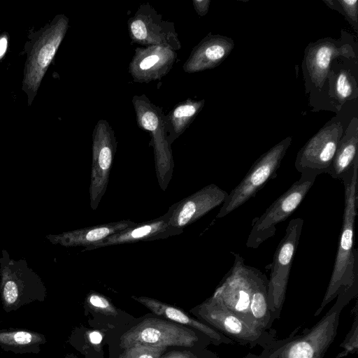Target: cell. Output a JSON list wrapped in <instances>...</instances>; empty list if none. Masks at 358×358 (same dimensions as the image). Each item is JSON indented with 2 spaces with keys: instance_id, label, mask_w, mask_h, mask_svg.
Masks as SVG:
<instances>
[{
  "instance_id": "6da1fadb",
  "label": "cell",
  "mask_w": 358,
  "mask_h": 358,
  "mask_svg": "<svg viewBox=\"0 0 358 358\" xmlns=\"http://www.w3.org/2000/svg\"><path fill=\"white\" fill-rule=\"evenodd\" d=\"M344 185V210L334 268L322 303L314 316L341 293H358V252L355 248L357 216L358 157L341 180Z\"/></svg>"
},
{
  "instance_id": "7a4b0ae2",
  "label": "cell",
  "mask_w": 358,
  "mask_h": 358,
  "mask_svg": "<svg viewBox=\"0 0 358 358\" xmlns=\"http://www.w3.org/2000/svg\"><path fill=\"white\" fill-rule=\"evenodd\" d=\"M358 293L339 294L331 308L312 327L289 337L277 340L263 349L261 358H323L338 331L340 316L344 307Z\"/></svg>"
},
{
  "instance_id": "3957f363",
  "label": "cell",
  "mask_w": 358,
  "mask_h": 358,
  "mask_svg": "<svg viewBox=\"0 0 358 358\" xmlns=\"http://www.w3.org/2000/svg\"><path fill=\"white\" fill-rule=\"evenodd\" d=\"M67 27L68 18L63 15H57L50 23L34 33L31 41L26 44L27 57L22 90L27 94L29 106L65 36Z\"/></svg>"
},
{
  "instance_id": "277c9868",
  "label": "cell",
  "mask_w": 358,
  "mask_h": 358,
  "mask_svg": "<svg viewBox=\"0 0 358 358\" xmlns=\"http://www.w3.org/2000/svg\"><path fill=\"white\" fill-rule=\"evenodd\" d=\"M292 141V137L287 136L253 163L242 180L228 193L216 218L224 217L244 204L254 197L269 180L276 177L277 171Z\"/></svg>"
},
{
  "instance_id": "5b68a950",
  "label": "cell",
  "mask_w": 358,
  "mask_h": 358,
  "mask_svg": "<svg viewBox=\"0 0 358 358\" xmlns=\"http://www.w3.org/2000/svg\"><path fill=\"white\" fill-rule=\"evenodd\" d=\"M199 319L235 343L263 349L276 339V331L252 327L212 296L192 310Z\"/></svg>"
},
{
  "instance_id": "8992f818",
  "label": "cell",
  "mask_w": 358,
  "mask_h": 358,
  "mask_svg": "<svg viewBox=\"0 0 358 358\" xmlns=\"http://www.w3.org/2000/svg\"><path fill=\"white\" fill-rule=\"evenodd\" d=\"M317 176L313 172H301L299 179L273 202L260 217L252 220L246 246L257 249L265 241L273 237L276 231V225L287 220L296 210Z\"/></svg>"
},
{
  "instance_id": "52a82bcc",
  "label": "cell",
  "mask_w": 358,
  "mask_h": 358,
  "mask_svg": "<svg viewBox=\"0 0 358 358\" xmlns=\"http://www.w3.org/2000/svg\"><path fill=\"white\" fill-rule=\"evenodd\" d=\"M303 224V220L300 217L294 218L289 222L285 234L273 255L272 263L266 266V268L271 270L268 280L267 296L272 323L280 316L291 267Z\"/></svg>"
},
{
  "instance_id": "ba28073f",
  "label": "cell",
  "mask_w": 358,
  "mask_h": 358,
  "mask_svg": "<svg viewBox=\"0 0 358 358\" xmlns=\"http://www.w3.org/2000/svg\"><path fill=\"white\" fill-rule=\"evenodd\" d=\"M231 253L234 256V264L212 296L248 324L256 327L250 317V305L261 271L245 265L238 254Z\"/></svg>"
},
{
  "instance_id": "9c48e42d",
  "label": "cell",
  "mask_w": 358,
  "mask_h": 358,
  "mask_svg": "<svg viewBox=\"0 0 358 358\" xmlns=\"http://www.w3.org/2000/svg\"><path fill=\"white\" fill-rule=\"evenodd\" d=\"M198 341L196 332L189 329L159 318H146L122 335L120 345L123 349L136 344L191 348Z\"/></svg>"
},
{
  "instance_id": "30bf717a",
  "label": "cell",
  "mask_w": 358,
  "mask_h": 358,
  "mask_svg": "<svg viewBox=\"0 0 358 358\" xmlns=\"http://www.w3.org/2000/svg\"><path fill=\"white\" fill-rule=\"evenodd\" d=\"M133 102L138 124L152 134L157 178L161 189L166 190L172 178L173 161L164 118L159 109L143 96H135Z\"/></svg>"
},
{
  "instance_id": "8fae6325",
  "label": "cell",
  "mask_w": 358,
  "mask_h": 358,
  "mask_svg": "<svg viewBox=\"0 0 358 358\" xmlns=\"http://www.w3.org/2000/svg\"><path fill=\"white\" fill-rule=\"evenodd\" d=\"M343 124L334 117L310 138L298 152L294 166L299 172L327 173L343 134Z\"/></svg>"
},
{
  "instance_id": "7c38bea8",
  "label": "cell",
  "mask_w": 358,
  "mask_h": 358,
  "mask_svg": "<svg viewBox=\"0 0 358 358\" xmlns=\"http://www.w3.org/2000/svg\"><path fill=\"white\" fill-rule=\"evenodd\" d=\"M357 59L352 45L331 38L310 43L305 50L303 70L306 90H321L327 80L332 62L338 58Z\"/></svg>"
},
{
  "instance_id": "4fadbf2b",
  "label": "cell",
  "mask_w": 358,
  "mask_h": 358,
  "mask_svg": "<svg viewBox=\"0 0 358 358\" xmlns=\"http://www.w3.org/2000/svg\"><path fill=\"white\" fill-rule=\"evenodd\" d=\"M97 124L93 136L92 164L90 185V206L96 210L104 195L109 180L116 151L115 138L108 125L102 121Z\"/></svg>"
},
{
  "instance_id": "5bb4252c",
  "label": "cell",
  "mask_w": 358,
  "mask_h": 358,
  "mask_svg": "<svg viewBox=\"0 0 358 358\" xmlns=\"http://www.w3.org/2000/svg\"><path fill=\"white\" fill-rule=\"evenodd\" d=\"M228 193L215 184L206 185L171 205L169 223L183 229L224 203Z\"/></svg>"
},
{
  "instance_id": "9a60e30c",
  "label": "cell",
  "mask_w": 358,
  "mask_h": 358,
  "mask_svg": "<svg viewBox=\"0 0 358 358\" xmlns=\"http://www.w3.org/2000/svg\"><path fill=\"white\" fill-rule=\"evenodd\" d=\"M170 217L171 209L169 208L164 215L157 218L140 223L136 222L134 225L110 235L85 249L92 250L111 245L164 239L182 234L183 229L170 224Z\"/></svg>"
},
{
  "instance_id": "2e32d148",
  "label": "cell",
  "mask_w": 358,
  "mask_h": 358,
  "mask_svg": "<svg viewBox=\"0 0 358 358\" xmlns=\"http://www.w3.org/2000/svg\"><path fill=\"white\" fill-rule=\"evenodd\" d=\"M234 41L227 36L208 34L192 50L185 65L187 72H197L220 65L231 53Z\"/></svg>"
},
{
  "instance_id": "e0dca14e",
  "label": "cell",
  "mask_w": 358,
  "mask_h": 358,
  "mask_svg": "<svg viewBox=\"0 0 358 358\" xmlns=\"http://www.w3.org/2000/svg\"><path fill=\"white\" fill-rule=\"evenodd\" d=\"M130 64V72L138 81H148L164 75L171 66L176 54L169 47L150 45L145 49H136Z\"/></svg>"
},
{
  "instance_id": "ac0fdd59",
  "label": "cell",
  "mask_w": 358,
  "mask_h": 358,
  "mask_svg": "<svg viewBox=\"0 0 358 358\" xmlns=\"http://www.w3.org/2000/svg\"><path fill=\"white\" fill-rule=\"evenodd\" d=\"M135 223V222L130 220H122L87 227L57 235H49L47 238L54 244H59L65 247L84 246L87 248L110 235L134 225Z\"/></svg>"
},
{
  "instance_id": "d6986e66",
  "label": "cell",
  "mask_w": 358,
  "mask_h": 358,
  "mask_svg": "<svg viewBox=\"0 0 358 358\" xmlns=\"http://www.w3.org/2000/svg\"><path fill=\"white\" fill-rule=\"evenodd\" d=\"M132 298L148 308L155 315L195 329L205 335L211 343L216 345L221 344L233 345L235 343L231 338L223 335L208 324L189 317L176 307L149 297L132 296Z\"/></svg>"
},
{
  "instance_id": "ffe728a7",
  "label": "cell",
  "mask_w": 358,
  "mask_h": 358,
  "mask_svg": "<svg viewBox=\"0 0 358 358\" xmlns=\"http://www.w3.org/2000/svg\"><path fill=\"white\" fill-rule=\"evenodd\" d=\"M358 120L352 119L339 141L333 161L327 171L331 178L341 180L352 167L358 157Z\"/></svg>"
},
{
  "instance_id": "44dd1931",
  "label": "cell",
  "mask_w": 358,
  "mask_h": 358,
  "mask_svg": "<svg viewBox=\"0 0 358 358\" xmlns=\"http://www.w3.org/2000/svg\"><path fill=\"white\" fill-rule=\"evenodd\" d=\"M340 59L332 62L326 81H329L331 87L330 90H333L332 95L342 105L346 101L356 99L358 90L357 76H353L350 68L342 67L343 62Z\"/></svg>"
},
{
  "instance_id": "7402d4cb",
  "label": "cell",
  "mask_w": 358,
  "mask_h": 358,
  "mask_svg": "<svg viewBox=\"0 0 358 358\" xmlns=\"http://www.w3.org/2000/svg\"><path fill=\"white\" fill-rule=\"evenodd\" d=\"M268 280L264 273L260 272L252 292L250 305V314L255 327L267 331L271 329V313L268 306Z\"/></svg>"
},
{
  "instance_id": "603a6c76",
  "label": "cell",
  "mask_w": 358,
  "mask_h": 358,
  "mask_svg": "<svg viewBox=\"0 0 358 358\" xmlns=\"http://www.w3.org/2000/svg\"><path fill=\"white\" fill-rule=\"evenodd\" d=\"M204 102V100H187L185 103L177 106L166 118L164 117L165 127L170 134L168 136L170 145L194 119L202 109Z\"/></svg>"
},
{
  "instance_id": "cb8c5ba5",
  "label": "cell",
  "mask_w": 358,
  "mask_h": 358,
  "mask_svg": "<svg viewBox=\"0 0 358 358\" xmlns=\"http://www.w3.org/2000/svg\"><path fill=\"white\" fill-rule=\"evenodd\" d=\"M331 9L342 14L348 22L357 31L358 29V1L357 0H323Z\"/></svg>"
},
{
  "instance_id": "d4e9b609",
  "label": "cell",
  "mask_w": 358,
  "mask_h": 358,
  "mask_svg": "<svg viewBox=\"0 0 358 358\" xmlns=\"http://www.w3.org/2000/svg\"><path fill=\"white\" fill-rule=\"evenodd\" d=\"M165 346H152L136 344L124 349L119 358H161Z\"/></svg>"
},
{
  "instance_id": "484cf974",
  "label": "cell",
  "mask_w": 358,
  "mask_h": 358,
  "mask_svg": "<svg viewBox=\"0 0 358 358\" xmlns=\"http://www.w3.org/2000/svg\"><path fill=\"white\" fill-rule=\"evenodd\" d=\"M87 305L94 310L107 315H116L117 311L110 301L105 296L91 292L86 299Z\"/></svg>"
},
{
  "instance_id": "4316f807",
  "label": "cell",
  "mask_w": 358,
  "mask_h": 358,
  "mask_svg": "<svg viewBox=\"0 0 358 358\" xmlns=\"http://www.w3.org/2000/svg\"><path fill=\"white\" fill-rule=\"evenodd\" d=\"M343 351L341 352L336 358H342L350 353H356L358 348V317L357 306L355 305V316L353 324L349 332L347 334L343 342L341 344Z\"/></svg>"
},
{
  "instance_id": "83f0119b",
  "label": "cell",
  "mask_w": 358,
  "mask_h": 358,
  "mask_svg": "<svg viewBox=\"0 0 358 358\" xmlns=\"http://www.w3.org/2000/svg\"><path fill=\"white\" fill-rule=\"evenodd\" d=\"M14 341L18 344H27L31 341V335L26 331H18L13 336Z\"/></svg>"
},
{
  "instance_id": "f1b7e54d",
  "label": "cell",
  "mask_w": 358,
  "mask_h": 358,
  "mask_svg": "<svg viewBox=\"0 0 358 358\" xmlns=\"http://www.w3.org/2000/svg\"><path fill=\"white\" fill-rule=\"evenodd\" d=\"M210 3L208 0L194 1V8L200 16H203L208 13Z\"/></svg>"
},
{
  "instance_id": "f546056e",
  "label": "cell",
  "mask_w": 358,
  "mask_h": 358,
  "mask_svg": "<svg viewBox=\"0 0 358 358\" xmlns=\"http://www.w3.org/2000/svg\"><path fill=\"white\" fill-rule=\"evenodd\" d=\"M8 48V38L6 34L0 37V59L5 55Z\"/></svg>"
},
{
  "instance_id": "4dcf8cb0",
  "label": "cell",
  "mask_w": 358,
  "mask_h": 358,
  "mask_svg": "<svg viewBox=\"0 0 358 358\" xmlns=\"http://www.w3.org/2000/svg\"><path fill=\"white\" fill-rule=\"evenodd\" d=\"M89 339L93 344H99L102 341V336L99 331H92L89 334Z\"/></svg>"
},
{
  "instance_id": "1f68e13d",
  "label": "cell",
  "mask_w": 358,
  "mask_h": 358,
  "mask_svg": "<svg viewBox=\"0 0 358 358\" xmlns=\"http://www.w3.org/2000/svg\"><path fill=\"white\" fill-rule=\"evenodd\" d=\"M243 358H261L259 355H256L252 353L248 354L246 356H245Z\"/></svg>"
}]
</instances>
